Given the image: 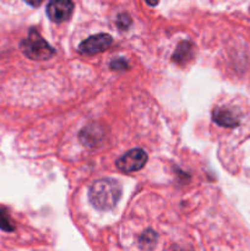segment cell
I'll list each match as a JSON object with an SVG mask.
<instances>
[{
	"label": "cell",
	"instance_id": "obj_1",
	"mask_svg": "<svg viewBox=\"0 0 250 251\" xmlns=\"http://www.w3.org/2000/svg\"><path fill=\"white\" fill-rule=\"evenodd\" d=\"M123 195V188L115 179L96 180L88 190V200L98 211H109L117 206Z\"/></svg>",
	"mask_w": 250,
	"mask_h": 251
},
{
	"label": "cell",
	"instance_id": "obj_2",
	"mask_svg": "<svg viewBox=\"0 0 250 251\" xmlns=\"http://www.w3.org/2000/svg\"><path fill=\"white\" fill-rule=\"evenodd\" d=\"M20 48L27 58L37 61L48 60L55 54L54 48H51L48 42L43 39L39 32L34 28L29 29L28 36L20 43Z\"/></svg>",
	"mask_w": 250,
	"mask_h": 251
},
{
	"label": "cell",
	"instance_id": "obj_3",
	"mask_svg": "<svg viewBox=\"0 0 250 251\" xmlns=\"http://www.w3.org/2000/svg\"><path fill=\"white\" fill-rule=\"evenodd\" d=\"M147 153L141 149H132L127 151L126 153L123 154L115 164H117L118 169L125 173H132V172H137L145 167L147 162Z\"/></svg>",
	"mask_w": 250,
	"mask_h": 251
},
{
	"label": "cell",
	"instance_id": "obj_4",
	"mask_svg": "<svg viewBox=\"0 0 250 251\" xmlns=\"http://www.w3.org/2000/svg\"><path fill=\"white\" fill-rule=\"evenodd\" d=\"M113 43L112 36L108 33H98L88 37L78 46V51L83 55H96L109 48Z\"/></svg>",
	"mask_w": 250,
	"mask_h": 251
},
{
	"label": "cell",
	"instance_id": "obj_5",
	"mask_svg": "<svg viewBox=\"0 0 250 251\" xmlns=\"http://www.w3.org/2000/svg\"><path fill=\"white\" fill-rule=\"evenodd\" d=\"M74 12L73 0H50L47 5V16L56 24L66 21Z\"/></svg>",
	"mask_w": 250,
	"mask_h": 251
},
{
	"label": "cell",
	"instance_id": "obj_6",
	"mask_svg": "<svg viewBox=\"0 0 250 251\" xmlns=\"http://www.w3.org/2000/svg\"><path fill=\"white\" fill-rule=\"evenodd\" d=\"M78 140L83 146L90 149L100 146L105 140L104 127L98 123H90L80 131Z\"/></svg>",
	"mask_w": 250,
	"mask_h": 251
},
{
	"label": "cell",
	"instance_id": "obj_7",
	"mask_svg": "<svg viewBox=\"0 0 250 251\" xmlns=\"http://www.w3.org/2000/svg\"><path fill=\"white\" fill-rule=\"evenodd\" d=\"M212 120L225 127H235L239 125V117L232 109L225 107L216 108L212 112Z\"/></svg>",
	"mask_w": 250,
	"mask_h": 251
},
{
	"label": "cell",
	"instance_id": "obj_8",
	"mask_svg": "<svg viewBox=\"0 0 250 251\" xmlns=\"http://www.w3.org/2000/svg\"><path fill=\"white\" fill-rule=\"evenodd\" d=\"M194 54H195V47H194V44L191 42H180L179 46L176 47L175 51L173 53L172 60L174 63L179 64V65H183V64H186L189 60H191L194 58Z\"/></svg>",
	"mask_w": 250,
	"mask_h": 251
},
{
	"label": "cell",
	"instance_id": "obj_9",
	"mask_svg": "<svg viewBox=\"0 0 250 251\" xmlns=\"http://www.w3.org/2000/svg\"><path fill=\"white\" fill-rule=\"evenodd\" d=\"M16 226L6 208H0V229L4 232H14Z\"/></svg>",
	"mask_w": 250,
	"mask_h": 251
},
{
	"label": "cell",
	"instance_id": "obj_10",
	"mask_svg": "<svg viewBox=\"0 0 250 251\" xmlns=\"http://www.w3.org/2000/svg\"><path fill=\"white\" fill-rule=\"evenodd\" d=\"M156 239L157 234L153 230H146L140 238V244H141V248H152L156 243Z\"/></svg>",
	"mask_w": 250,
	"mask_h": 251
},
{
	"label": "cell",
	"instance_id": "obj_11",
	"mask_svg": "<svg viewBox=\"0 0 250 251\" xmlns=\"http://www.w3.org/2000/svg\"><path fill=\"white\" fill-rule=\"evenodd\" d=\"M117 25H118V28L119 29H127L129 26L131 25V19L127 14H120L117 19Z\"/></svg>",
	"mask_w": 250,
	"mask_h": 251
},
{
	"label": "cell",
	"instance_id": "obj_12",
	"mask_svg": "<svg viewBox=\"0 0 250 251\" xmlns=\"http://www.w3.org/2000/svg\"><path fill=\"white\" fill-rule=\"evenodd\" d=\"M110 69L112 70H125L127 69V61L123 58L115 59L110 63Z\"/></svg>",
	"mask_w": 250,
	"mask_h": 251
},
{
	"label": "cell",
	"instance_id": "obj_13",
	"mask_svg": "<svg viewBox=\"0 0 250 251\" xmlns=\"http://www.w3.org/2000/svg\"><path fill=\"white\" fill-rule=\"evenodd\" d=\"M25 1H26L27 4L31 5V6H33V7H38L39 5H41L42 2L44 1V0H25Z\"/></svg>",
	"mask_w": 250,
	"mask_h": 251
},
{
	"label": "cell",
	"instance_id": "obj_14",
	"mask_svg": "<svg viewBox=\"0 0 250 251\" xmlns=\"http://www.w3.org/2000/svg\"><path fill=\"white\" fill-rule=\"evenodd\" d=\"M146 2L150 6H156V5L158 4V0H146Z\"/></svg>",
	"mask_w": 250,
	"mask_h": 251
}]
</instances>
